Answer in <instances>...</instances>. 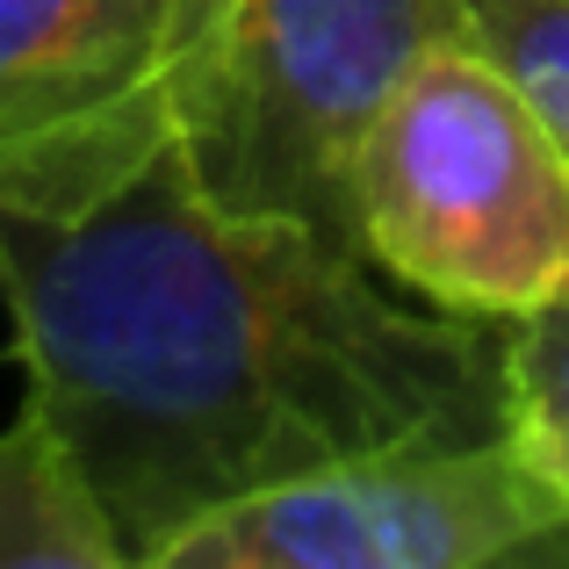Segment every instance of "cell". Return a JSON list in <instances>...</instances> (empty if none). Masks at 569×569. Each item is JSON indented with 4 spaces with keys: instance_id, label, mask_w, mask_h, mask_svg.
Returning a JSON list of instances; mask_svg holds the SVG:
<instances>
[{
    "instance_id": "5b68a950",
    "label": "cell",
    "mask_w": 569,
    "mask_h": 569,
    "mask_svg": "<svg viewBox=\"0 0 569 569\" xmlns=\"http://www.w3.org/2000/svg\"><path fill=\"white\" fill-rule=\"evenodd\" d=\"M238 0H0V209L80 217L144 173Z\"/></svg>"
},
{
    "instance_id": "ba28073f",
    "label": "cell",
    "mask_w": 569,
    "mask_h": 569,
    "mask_svg": "<svg viewBox=\"0 0 569 569\" xmlns=\"http://www.w3.org/2000/svg\"><path fill=\"white\" fill-rule=\"evenodd\" d=\"M505 368L519 440L569 483V296L505 325Z\"/></svg>"
},
{
    "instance_id": "3957f363",
    "label": "cell",
    "mask_w": 569,
    "mask_h": 569,
    "mask_svg": "<svg viewBox=\"0 0 569 569\" xmlns=\"http://www.w3.org/2000/svg\"><path fill=\"white\" fill-rule=\"evenodd\" d=\"M440 43H469L461 0H238L181 116L188 173L231 217L353 238L361 144Z\"/></svg>"
},
{
    "instance_id": "6da1fadb",
    "label": "cell",
    "mask_w": 569,
    "mask_h": 569,
    "mask_svg": "<svg viewBox=\"0 0 569 569\" xmlns=\"http://www.w3.org/2000/svg\"><path fill=\"white\" fill-rule=\"evenodd\" d=\"M353 238L231 217L181 138L80 217L0 209L29 403L66 432L130 569L296 476L512 426L498 318L411 310Z\"/></svg>"
},
{
    "instance_id": "7a4b0ae2",
    "label": "cell",
    "mask_w": 569,
    "mask_h": 569,
    "mask_svg": "<svg viewBox=\"0 0 569 569\" xmlns=\"http://www.w3.org/2000/svg\"><path fill=\"white\" fill-rule=\"evenodd\" d=\"M353 238L440 310L527 318L569 296V159L476 43H440L353 167Z\"/></svg>"
},
{
    "instance_id": "8992f818",
    "label": "cell",
    "mask_w": 569,
    "mask_h": 569,
    "mask_svg": "<svg viewBox=\"0 0 569 569\" xmlns=\"http://www.w3.org/2000/svg\"><path fill=\"white\" fill-rule=\"evenodd\" d=\"M0 569H130L80 455L37 403L0 432Z\"/></svg>"
},
{
    "instance_id": "277c9868",
    "label": "cell",
    "mask_w": 569,
    "mask_h": 569,
    "mask_svg": "<svg viewBox=\"0 0 569 569\" xmlns=\"http://www.w3.org/2000/svg\"><path fill=\"white\" fill-rule=\"evenodd\" d=\"M569 556V483L519 432L389 447L173 533L152 569H498Z\"/></svg>"
},
{
    "instance_id": "52a82bcc",
    "label": "cell",
    "mask_w": 569,
    "mask_h": 569,
    "mask_svg": "<svg viewBox=\"0 0 569 569\" xmlns=\"http://www.w3.org/2000/svg\"><path fill=\"white\" fill-rule=\"evenodd\" d=\"M461 14L469 43L512 72V87L569 159V0H461Z\"/></svg>"
}]
</instances>
